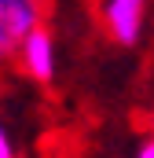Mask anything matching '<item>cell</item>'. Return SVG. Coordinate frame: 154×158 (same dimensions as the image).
<instances>
[{
  "instance_id": "cell-4",
  "label": "cell",
  "mask_w": 154,
  "mask_h": 158,
  "mask_svg": "<svg viewBox=\"0 0 154 158\" xmlns=\"http://www.w3.org/2000/svg\"><path fill=\"white\" fill-rule=\"evenodd\" d=\"M0 158H15V143H11V132L4 121H0Z\"/></svg>"
},
{
  "instance_id": "cell-3",
  "label": "cell",
  "mask_w": 154,
  "mask_h": 158,
  "mask_svg": "<svg viewBox=\"0 0 154 158\" xmlns=\"http://www.w3.org/2000/svg\"><path fill=\"white\" fill-rule=\"evenodd\" d=\"M103 30L114 44L132 48L143 37V19H147V0H103Z\"/></svg>"
},
{
  "instance_id": "cell-5",
  "label": "cell",
  "mask_w": 154,
  "mask_h": 158,
  "mask_svg": "<svg viewBox=\"0 0 154 158\" xmlns=\"http://www.w3.org/2000/svg\"><path fill=\"white\" fill-rule=\"evenodd\" d=\"M136 158H154V132L140 143V147H136Z\"/></svg>"
},
{
  "instance_id": "cell-6",
  "label": "cell",
  "mask_w": 154,
  "mask_h": 158,
  "mask_svg": "<svg viewBox=\"0 0 154 158\" xmlns=\"http://www.w3.org/2000/svg\"><path fill=\"white\" fill-rule=\"evenodd\" d=\"M151 129H154V110H151Z\"/></svg>"
},
{
  "instance_id": "cell-1",
  "label": "cell",
  "mask_w": 154,
  "mask_h": 158,
  "mask_svg": "<svg viewBox=\"0 0 154 158\" xmlns=\"http://www.w3.org/2000/svg\"><path fill=\"white\" fill-rule=\"evenodd\" d=\"M48 0H0V63H11L22 40L44 26Z\"/></svg>"
},
{
  "instance_id": "cell-2",
  "label": "cell",
  "mask_w": 154,
  "mask_h": 158,
  "mask_svg": "<svg viewBox=\"0 0 154 158\" xmlns=\"http://www.w3.org/2000/svg\"><path fill=\"white\" fill-rule=\"evenodd\" d=\"M15 63H18V70H22L30 81H37V85H51L55 70H59V52H55V37H51V30H48V26L33 30L30 37L22 40Z\"/></svg>"
}]
</instances>
